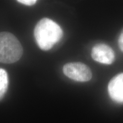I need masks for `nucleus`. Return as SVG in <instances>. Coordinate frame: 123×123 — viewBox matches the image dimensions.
Returning <instances> with one entry per match:
<instances>
[{
	"label": "nucleus",
	"instance_id": "f257e3e1",
	"mask_svg": "<svg viewBox=\"0 0 123 123\" xmlns=\"http://www.w3.org/2000/svg\"><path fill=\"white\" fill-rule=\"evenodd\" d=\"M63 33L59 25L47 18L41 19L34 29L35 41L39 48L47 51L56 44L62 38Z\"/></svg>",
	"mask_w": 123,
	"mask_h": 123
},
{
	"label": "nucleus",
	"instance_id": "f03ea898",
	"mask_svg": "<svg viewBox=\"0 0 123 123\" xmlns=\"http://www.w3.org/2000/svg\"><path fill=\"white\" fill-rule=\"evenodd\" d=\"M23 54L21 43L13 34L0 33V63L10 64L19 61Z\"/></svg>",
	"mask_w": 123,
	"mask_h": 123
},
{
	"label": "nucleus",
	"instance_id": "7ed1b4c3",
	"mask_svg": "<svg viewBox=\"0 0 123 123\" xmlns=\"http://www.w3.org/2000/svg\"><path fill=\"white\" fill-rule=\"evenodd\" d=\"M64 74L70 79L80 82H86L91 79L92 73L90 67L80 62L68 63L63 66Z\"/></svg>",
	"mask_w": 123,
	"mask_h": 123
},
{
	"label": "nucleus",
	"instance_id": "20e7f679",
	"mask_svg": "<svg viewBox=\"0 0 123 123\" xmlns=\"http://www.w3.org/2000/svg\"><path fill=\"white\" fill-rule=\"evenodd\" d=\"M91 57L97 62L110 65L115 61V54L110 46L104 43H99L92 48Z\"/></svg>",
	"mask_w": 123,
	"mask_h": 123
},
{
	"label": "nucleus",
	"instance_id": "39448f33",
	"mask_svg": "<svg viewBox=\"0 0 123 123\" xmlns=\"http://www.w3.org/2000/svg\"><path fill=\"white\" fill-rule=\"evenodd\" d=\"M108 91L111 98L118 103H123V73L113 77L109 82Z\"/></svg>",
	"mask_w": 123,
	"mask_h": 123
},
{
	"label": "nucleus",
	"instance_id": "423d86ee",
	"mask_svg": "<svg viewBox=\"0 0 123 123\" xmlns=\"http://www.w3.org/2000/svg\"><path fill=\"white\" fill-rule=\"evenodd\" d=\"M8 76L5 70L0 68V99H2L8 87Z\"/></svg>",
	"mask_w": 123,
	"mask_h": 123
},
{
	"label": "nucleus",
	"instance_id": "0eeeda50",
	"mask_svg": "<svg viewBox=\"0 0 123 123\" xmlns=\"http://www.w3.org/2000/svg\"><path fill=\"white\" fill-rule=\"evenodd\" d=\"M17 2L25 5L33 6L36 4L37 1L36 0H18Z\"/></svg>",
	"mask_w": 123,
	"mask_h": 123
},
{
	"label": "nucleus",
	"instance_id": "6e6552de",
	"mask_svg": "<svg viewBox=\"0 0 123 123\" xmlns=\"http://www.w3.org/2000/svg\"><path fill=\"white\" fill-rule=\"evenodd\" d=\"M118 44H119L120 49L121 51L123 52V29L121 31L119 39H118Z\"/></svg>",
	"mask_w": 123,
	"mask_h": 123
}]
</instances>
